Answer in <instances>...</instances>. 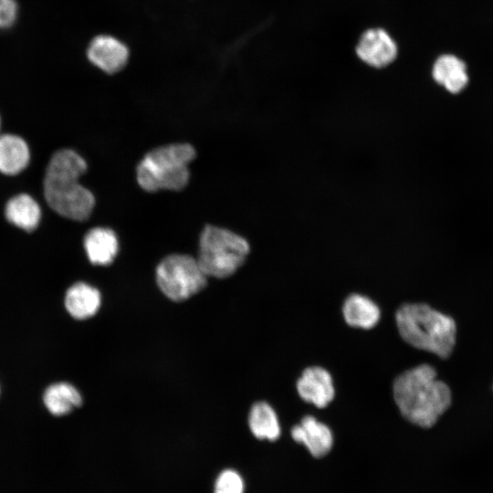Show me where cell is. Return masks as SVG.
<instances>
[{
    "label": "cell",
    "instance_id": "6da1fadb",
    "mask_svg": "<svg viewBox=\"0 0 493 493\" xmlns=\"http://www.w3.org/2000/svg\"><path fill=\"white\" fill-rule=\"evenodd\" d=\"M394 402L402 415L420 427L433 426L448 409L452 394L429 364H421L399 374L393 385Z\"/></svg>",
    "mask_w": 493,
    "mask_h": 493
},
{
    "label": "cell",
    "instance_id": "7a4b0ae2",
    "mask_svg": "<svg viewBox=\"0 0 493 493\" xmlns=\"http://www.w3.org/2000/svg\"><path fill=\"white\" fill-rule=\"evenodd\" d=\"M395 322L400 336L409 345L443 359L452 353L456 325L450 316L425 303H406L397 309Z\"/></svg>",
    "mask_w": 493,
    "mask_h": 493
},
{
    "label": "cell",
    "instance_id": "3957f363",
    "mask_svg": "<svg viewBox=\"0 0 493 493\" xmlns=\"http://www.w3.org/2000/svg\"><path fill=\"white\" fill-rule=\"evenodd\" d=\"M195 151L187 143H173L155 148L145 154L137 167V181L148 192L178 191L189 181L188 165Z\"/></svg>",
    "mask_w": 493,
    "mask_h": 493
},
{
    "label": "cell",
    "instance_id": "277c9868",
    "mask_svg": "<svg viewBox=\"0 0 493 493\" xmlns=\"http://www.w3.org/2000/svg\"><path fill=\"white\" fill-rule=\"evenodd\" d=\"M249 250L248 242L241 236L206 226L200 236L197 260L207 277L225 278L244 264Z\"/></svg>",
    "mask_w": 493,
    "mask_h": 493
},
{
    "label": "cell",
    "instance_id": "5b68a950",
    "mask_svg": "<svg viewBox=\"0 0 493 493\" xmlns=\"http://www.w3.org/2000/svg\"><path fill=\"white\" fill-rule=\"evenodd\" d=\"M155 275L161 291L173 301L185 300L201 291L208 278L197 258L183 254L164 257Z\"/></svg>",
    "mask_w": 493,
    "mask_h": 493
},
{
    "label": "cell",
    "instance_id": "8992f818",
    "mask_svg": "<svg viewBox=\"0 0 493 493\" xmlns=\"http://www.w3.org/2000/svg\"><path fill=\"white\" fill-rule=\"evenodd\" d=\"M44 194L48 205L68 219L83 221L91 214L95 198L75 178H44Z\"/></svg>",
    "mask_w": 493,
    "mask_h": 493
},
{
    "label": "cell",
    "instance_id": "52a82bcc",
    "mask_svg": "<svg viewBox=\"0 0 493 493\" xmlns=\"http://www.w3.org/2000/svg\"><path fill=\"white\" fill-rule=\"evenodd\" d=\"M354 54L365 67L383 70L396 61L399 46L388 30L382 26H372L360 34L354 46Z\"/></svg>",
    "mask_w": 493,
    "mask_h": 493
},
{
    "label": "cell",
    "instance_id": "ba28073f",
    "mask_svg": "<svg viewBox=\"0 0 493 493\" xmlns=\"http://www.w3.org/2000/svg\"><path fill=\"white\" fill-rule=\"evenodd\" d=\"M296 387L303 401L318 408L326 407L335 395L331 375L320 366L306 368L297 381Z\"/></svg>",
    "mask_w": 493,
    "mask_h": 493
},
{
    "label": "cell",
    "instance_id": "9c48e42d",
    "mask_svg": "<svg viewBox=\"0 0 493 493\" xmlns=\"http://www.w3.org/2000/svg\"><path fill=\"white\" fill-rule=\"evenodd\" d=\"M87 56L93 65L108 74H113L126 65L129 50L117 38L101 35L94 37L89 43Z\"/></svg>",
    "mask_w": 493,
    "mask_h": 493
},
{
    "label": "cell",
    "instance_id": "30bf717a",
    "mask_svg": "<svg viewBox=\"0 0 493 493\" xmlns=\"http://www.w3.org/2000/svg\"><path fill=\"white\" fill-rule=\"evenodd\" d=\"M292 438L303 444L315 457H321L329 453L333 444L330 429L311 415L304 416L300 424L291 429Z\"/></svg>",
    "mask_w": 493,
    "mask_h": 493
},
{
    "label": "cell",
    "instance_id": "8fae6325",
    "mask_svg": "<svg viewBox=\"0 0 493 493\" xmlns=\"http://www.w3.org/2000/svg\"><path fill=\"white\" fill-rule=\"evenodd\" d=\"M101 304L100 291L85 282H77L66 291L64 306L74 319L83 320L94 316Z\"/></svg>",
    "mask_w": 493,
    "mask_h": 493
},
{
    "label": "cell",
    "instance_id": "7c38bea8",
    "mask_svg": "<svg viewBox=\"0 0 493 493\" xmlns=\"http://www.w3.org/2000/svg\"><path fill=\"white\" fill-rule=\"evenodd\" d=\"M431 73L434 81L452 94L462 91L468 82L466 64L452 54L437 57Z\"/></svg>",
    "mask_w": 493,
    "mask_h": 493
},
{
    "label": "cell",
    "instance_id": "4fadbf2b",
    "mask_svg": "<svg viewBox=\"0 0 493 493\" xmlns=\"http://www.w3.org/2000/svg\"><path fill=\"white\" fill-rule=\"evenodd\" d=\"M84 249L91 264L106 266L114 260L118 253V238L110 228L95 227L86 234Z\"/></svg>",
    "mask_w": 493,
    "mask_h": 493
},
{
    "label": "cell",
    "instance_id": "5bb4252c",
    "mask_svg": "<svg viewBox=\"0 0 493 493\" xmlns=\"http://www.w3.org/2000/svg\"><path fill=\"white\" fill-rule=\"evenodd\" d=\"M30 151L26 141L15 134L0 135V173L16 175L28 165Z\"/></svg>",
    "mask_w": 493,
    "mask_h": 493
},
{
    "label": "cell",
    "instance_id": "9a60e30c",
    "mask_svg": "<svg viewBox=\"0 0 493 493\" xmlns=\"http://www.w3.org/2000/svg\"><path fill=\"white\" fill-rule=\"evenodd\" d=\"M79 391L68 382H57L49 384L43 393V404L54 416H63L82 404Z\"/></svg>",
    "mask_w": 493,
    "mask_h": 493
},
{
    "label": "cell",
    "instance_id": "2e32d148",
    "mask_svg": "<svg viewBox=\"0 0 493 493\" xmlns=\"http://www.w3.org/2000/svg\"><path fill=\"white\" fill-rule=\"evenodd\" d=\"M342 313L348 325L364 330L373 328L381 317L377 304L360 294H351L345 299Z\"/></svg>",
    "mask_w": 493,
    "mask_h": 493
},
{
    "label": "cell",
    "instance_id": "e0dca14e",
    "mask_svg": "<svg viewBox=\"0 0 493 493\" xmlns=\"http://www.w3.org/2000/svg\"><path fill=\"white\" fill-rule=\"evenodd\" d=\"M5 214L11 224L27 232L36 229L41 219L38 203L27 194L13 196L6 203Z\"/></svg>",
    "mask_w": 493,
    "mask_h": 493
},
{
    "label": "cell",
    "instance_id": "ac0fdd59",
    "mask_svg": "<svg viewBox=\"0 0 493 493\" xmlns=\"http://www.w3.org/2000/svg\"><path fill=\"white\" fill-rule=\"evenodd\" d=\"M248 425L252 434L258 439L274 441L279 437L280 426L277 414L266 402L253 404L249 412Z\"/></svg>",
    "mask_w": 493,
    "mask_h": 493
},
{
    "label": "cell",
    "instance_id": "d6986e66",
    "mask_svg": "<svg viewBox=\"0 0 493 493\" xmlns=\"http://www.w3.org/2000/svg\"><path fill=\"white\" fill-rule=\"evenodd\" d=\"M85 160L75 151L62 149L50 158L45 177H69L79 179L86 172Z\"/></svg>",
    "mask_w": 493,
    "mask_h": 493
},
{
    "label": "cell",
    "instance_id": "ffe728a7",
    "mask_svg": "<svg viewBox=\"0 0 493 493\" xmlns=\"http://www.w3.org/2000/svg\"><path fill=\"white\" fill-rule=\"evenodd\" d=\"M244 482L240 475L232 469L219 474L215 484V493H243Z\"/></svg>",
    "mask_w": 493,
    "mask_h": 493
},
{
    "label": "cell",
    "instance_id": "44dd1931",
    "mask_svg": "<svg viewBox=\"0 0 493 493\" xmlns=\"http://www.w3.org/2000/svg\"><path fill=\"white\" fill-rule=\"evenodd\" d=\"M17 4L16 0H0V28L9 27L16 21Z\"/></svg>",
    "mask_w": 493,
    "mask_h": 493
},
{
    "label": "cell",
    "instance_id": "7402d4cb",
    "mask_svg": "<svg viewBox=\"0 0 493 493\" xmlns=\"http://www.w3.org/2000/svg\"><path fill=\"white\" fill-rule=\"evenodd\" d=\"M0 128H1V120H0Z\"/></svg>",
    "mask_w": 493,
    "mask_h": 493
},
{
    "label": "cell",
    "instance_id": "603a6c76",
    "mask_svg": "<svg viewBox=\"0 0 493 493\" xmlns=\"http://www.w3.org/2000/svg\"><path fill=\"white\" fill-rule=\"evenodd\" d=\"M0 393H1V388H0Z\"/></svg>",
    "mask_w": 493,
    "mask_h": 493
}]
</instances>
